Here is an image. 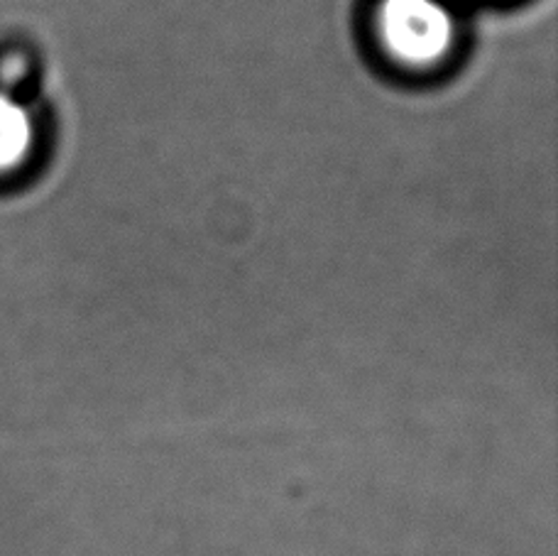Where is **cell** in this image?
I'll use <instances>...</instances> for the list:
<instances>
[{
  "label": "cell",
  "instance_id": "6da1fadb",
  "mask_svg": "<svg viewBox=\"0 0 558 556\" xmlns=\"http://www.w3.org/2000/svg\"><path fill=\"white\" fill-rule=\"evenodd\" d=\"M383 37L395 57L432 64L451 47L453 23L436 0H385Z\"/></svg>",
  "mask_w": 558,
  "mask_h": 556
},
{
  "label": "cell",
  "instance_id": "7a4b0ae2",
  "mask_svg": "<svg viewBox=\"0 0 558 556\" xmlns=\"http://www.w3.org/2000/svg\"><path fill=\"white\" fill-rule=\"evenodd\" d=\"M33 147V123L13 98L0 94V174L15 170Z\"/></svg>",
  "mask_w": 558,
  "mask_h": 556
}]
</instances>
